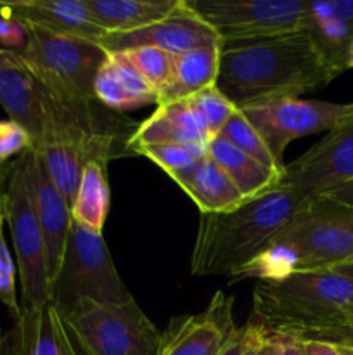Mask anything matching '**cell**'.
<instances>
[{
    "label": "cell",
    "mask_w": 353,
    "mask_h": 355,
    "mask_svg": "<svg viewBox=\"0 0 353 355\" xmlns=\"http://www.w3.org/2000/svg\"><path fill=\"white\" fill-rule=\"evenodd\" d=\"M96 23L106 33L138 30L170 16L182 0H85Z\"/></svg>",
    "instance_id": "44dd1931"
},
{
    "label": "cell",
    "mask_w": 353,
    "mask_h": 355,
    "mask_svg": "<svg viewBox=\"0 0 353 355\" xmlns=\"http://www.w3.org/2000/svg\"><path fill=\"white\" fill-rule=\"evenodd\" d=\"M336 343H338V345H353V324L339 336V340Z\"/></svg>",
    "instance_id": "b9f144b4"
},
{
    "label": "cell",
    "mask_w": 353,
    "mask_h": 355,
    "mask_svg": "<svg viewBox=\"0 0 353 355\" xmlns=\"http://www.w3.org/2000/svg\"><path fill=\"white\" fill-rule=\"evenodd\" d=\"M93 97L113 113H127L158 103V92L125 52H107L93 80Z\"/></svg>",
    "instance_id": "e0dca14e"
},
{
    "label": "cell",
    "mask_w": 353,
    "mask_h": 355,
    "mask_svg": "<svg viewBox=\"0 0 353 355\" xmlns=\"http://www.w3.org/2000/svg\"><path fill=\"white\" fill-rule=\"evenodd\" d=\"M332 270H336V272L343 274V276L346 277H352L353 279V260L352 262H346V263H341V266L332 267Z\"/></svg>",
    "instance_id": "60d3db41"
},
{
    "label": "cell",
    "mask_w": 353,
    "mask_h": 355,
    "mask_svg": "<svg viewBox=\"0 0 353 355\" xmlns=\"http://www.w3.org/2000/svg\"><path fill=\"white\" fill-rule=\"evenodd\" d=\"M3 222L6 220H0V302L12 312L14 318H17L21 314V304L16 293L17 266L3 238Z\"/></svg>",
    "instance_id": "f546056e"
},
{
    "label": "cell",
    "mask_w": 353,
    "mask_h": 355,
    "mask_svg": "<svg viewBox=\"0 0 353 355\" xmlns=\"http://www.w3.org/2000/svg\"><path fill=\"white\" fill-rule=\"evenodd\" d=\"M0 355H23V333L17 319L10 331H3L0 336Z\"/></svg>",
    "instance_id": "836d02e7"
},
{
    "label": "cell",
    "mask_w": 353,
    "mask_h": 355,
    "mask_svg": "<svg viewBox=\"0 0 353 355\" xmlns=\"http://www.w3.org/2000/svg\"><path fill=\"white\" fill-rule=\"evenodd\" d=\"M218 135H220L221 139H225L227 142H230V144L234 146V148H237L239 151H242L244 155L251 156L253 159L262 163L263 166H266V168L272 170V172L279 173L284 179L286 165L277 162V158L272 155V151H270V148L266 146V142L263 141V137L260 135V132L253 127L251 121L244 116V113H242L241 110H237L232 114L230 120L225 123V127L221 128V132Z\"/></svg>",
    "instance_id": "4316f807"
},
{
    "label": "cell",
    "mask_w": 353,
    "mask_h": 355,
    "mask_svg": "<svg viewBox=\"0 0 353 355\" xmlns=\"http://www.w3.org/2000/svg\"><path fill=\"white\" fill-rule=\"evenodd\" d=\"M61 315L85 355H159L161 331L135 300L99 304L83 298Z\"/></svg>",
    "instance_id": "52a82bcc"
},
{
    "label": "cell",
    "mask_w": 353,
    "mask_h": 355,
    "mask_svg": "<svg viewBox=\"0 0 353 355\" xmlns=\"http://www.w3.org/2000/svg\"><path fill=\"white\" fill-rule=\"evenodd\" d=\"M244 116L260 132L277 162L284 163V151L294 139L331 132L353 114V103L339 104L327 101L286 99L262 101L241 107Z\"/></svg>",
    "instance_id": "30bf717a"
},
{
    "label": "cell",
    "mask_w": 353,
    "mask_h": 355,
    "mask_svg": "<svg viewBox=\"0 0 353 355\" xmlns=\"http://www.w3.org/2000/svg\"><path fill=\"white\" fill-rule=\"evenodd\" d=\"M6 180H7V166H6V173L0 177V220H6Z\"/></svg>",
    "instance_id": "ab89813d"
},
{
    "label": "cell",
    "mask_w": 353,
    "mask_h": 355,
    "mask_svg": "<svg viewBox=\"0 0 353 355\" xmlns=\"http://www.w3.org/2000/svg\"><path fill=\"white\" fill-rule=\"evenodd\" d=\"M189 101L194 106V110L197 111L201 120H203L206 132L210 134L211 139H215L220 134L225 123L237 111V106L217 85L201 90L196 96L190 97Z\"/></svg>",
    "instance_id": "83f0119b"
},
{
    "label": "cell",
    "mask_w": 353,
    "mask_h": 355,
    "mask_svg": "<svg viewBox=\"0 0 353 355\" xmlns=\"http://www.w3.org/2000/svg\"><path fill=\"white\" fill-rule=\"evenodd\" d=\"M208 155L227 173L228 179L235 184V187L248 201L255 200L260 194L273 189L282 182V177L279 173L272 172L262 163L253 159L251 156L239 151L220 135L211 139L208 144Z\"/></svg>",
    "instance_id": "cb8c5ba5"
},
{
    "label": "cell",
    "mask_w": 353,
    "mask_h": 355,
    "mask_svg": "<svg viewBox=\"0 0 353 355\" xmlns=\"http://www.w3.org/2000/svg\"><path fill=\"white\" fill-rule=\"evenodd\" d=\"M132 155L151 159L154 165L172 177L173 182L182 186L208 155V148L182 144H145L132 149Z\"/></svg>",
    "instance_id": "484cf974"
},
{
    "label": "cell",
    "mask_w": 353,
    "mask_h": 355,
    "mask_svg": "<svg viewBox=\"0 0 353 355\" xmlns=\"http://www.w3.org/2000/svg\"><path fill=\"white\" fill-rule=\"evenodd\" d=\"M21 55L17 51H10V49H0V68L6 64H14V62H19Z\"/></svg>",
    "instance_id": "f35d334b"
},
{
    "label": "cell",
    "mask_w": 353,
    "mask_h": 355,
    "mask_svg": "<svg viewBox=\"0 0 353 355\" xmlns=\"http://www.w3.org/2000/svg\"><path fill=\"white\" fill-rule=\"evenodd\" d=\"M3 17L66 37L99 44L106 31L96 23L85 0H21L0 3Z\"/></svg>",
    "instance_id": "5bb4252c"
},
{
    "label": "cell",
    "mask_w": 353,
    "mask_h": 355,
    "mask_svg": "<svg viewBox=\"0 0 353 355\" xmlns=\"http://www.w3.org/2000/svg\"><path fill=\"white\" fill-rule=\"evenodd\" d=\"M220 42L217 31L189 9L185 0L170 16L125 33H106L99 42L106 52H125L137 47H158L173 55Z\"/></svg>",
    "instance_id": "4fadbf2b"
},
{
    "label": "cell",
    "mask_w": 353,
    "mask_h": 355,
    "mask_svg": "<svg viewBox=\"0 0 353 355\" xmlns=\"http://www.w3.org/2000/svg\"><path fill=\"white\" fill-rule=\"evenodd\" d=\"M14 319L21 324L23 355H80L73 347L61 312L52 302L40 309H21V314Z\"/></svg>",
    "instance_id": "7402d4cb"
},
{
    "label": "cell",
    "mask_w": 353,
    "mask_h": 355,
    "mask_svg": "<svg viewBox=\"0 0 353 355\" xmlns=\"http://www.w3.org/2000/svg\"><path fill=\"white\" fill-rule=\"evenodd\" d=\"M338 73L305 30L275 37L221 42L217 87L237 106L300 97L327 87Z\"/></svg>",
    "instance_id": "6da1fadb"
},
{
    "label": "cell",
    "mask_w": 353,
    "mask_h": 355,
    "mask_svg": "<svg viewBox=\"0 0 353 355\" xmlns=\"http://www.w3.org/2000/svg\"><path fill=\"white\" fill-rule=\"evenodd\" d=\"M322 194H327V196L334 198V200L341 201V203L353 207V180H350V182H345V184H339V186L332 187V189H329L327 193H322Z\"/></svg>",
    "instance_id": "8d00e7d4"
},
{
    "label": "cell",
    "mask_w": 353,
    "mask_h": 355,
    "mask_svg": "<svg viewBox=\"0 0 353 355\" xmlns=\"http://www.w3.org/2000/svg\"><path fill=\"white\" fill-rule=\"evenodd\" d=\"M107 159H89L83 166L75 198L71 201L73 222L102 234L111 207V189L107 182Z\"/></svg>",
    "instance_id": "d4e9b609"
},
{
    "label": "cell",
    "mask_w": 353,
    "mask_h": 355,
    "mask_svg": "<svg viewBox=\"0 0 353 355\" xmlns=\"http://www.w3.org/2000/svg\"><path fill=\"white\" fill-rule=\"evenodd\" d=\"M305 355H343L339 345L324 340H301Z\"/></svg>",
    "instance_id": "e575fe53"
},
{
    "label": "cell",
    "mask_w": 353,
    "mask_h": 355,
    "mask_svg": "<svg viewBox=\"0 0 353 355\" xmlns=\"http://www.w3.org/2000/svg\"><path fill=\"white\" fill-rule=\"evenodd\" d=\"M303 30L338 76L348 71L346 61L353 44V0H308Z\"/></svg>",
    "instance_id": "9a60e30c"
},
{
    "label": "cell",
    "mask_w": 353,
    "mask_h": 355,
    "mask_svg": "<svg viewBox=\"0 0 353 355\" xmlns=\"http://www.w3.org/2000/svg\"><path fill=\"white\" fill-rule=\"evenodd\" d=\"M338 345V343H336ZM339 349H341L343 355H353V345H339Z\"/></svg>",
    "instance_id": "7bdbcfd3"
},
{
    "label": "cell",
    "mask_w": 353,
    "mask_h": 355,
    "mask_svg": "<svg viewBox=\"0 0 353 355\" xmlns=\"http://www.w3.org/2000/svg\"><path fill=\"white\" fill-rule=\"evenodd\" d=\"M3 335V331H2V329H0V336H2Z\"/></svg>",
    "instance_id": "bcb514c9"
},
{
    "label": "cell",
    "mask_w": 353,
    "mask_h": 355,
    "mask_svg": "<svg viewBox=\"0 0 353 355\" xmlns=\"http://www.w3.org/2000/svg\"><path fill=\"white\" fill-rule=\"evenodd\" d=\"M251 318L279 335L336 343L353 324V279L322 269L258 281Z\"/></svg>",
    "instance_id": "7a4b0ae2"
},
{
    "label": "cell",
    "mask_w": 353,
    "mask_h": 355,
    "mask_svg": "<svg viewBox=\"0 0 353 355\" xmlns=\"http://www.w3.org/2000/svg\"><path fill=\"white\" fill-rule=\"evenodd\" d=\"M33 148V137L26 128L12 120H0V166L12 156H21Z\"/></svg>",
    "instance_id": "1f68e13d"
},
{
    "label": "cell",
    "mask_w": 353,
    "mask_h": 355,
    "mask_svg": "<svg viewBox=\"0 0 353 355\" xmlns=\"http://www.w3.org/2000/svg\"><path fill=\"white\" fill-rule=\"evenodd\" d=\"M234 298L217 291L199 314L172 319L161 333L159 355H218L237 331L232 314Z\"/></svg>",
    "instance_id": "7c38bea8"
},
{
    "label": "cell",
    "mask_w": 353,
    "mask_h": 355,
    "mask_svg": "<svg viewBox=\"0 0 353 355\" xmlns=\"http://www.w3.org/2000/svg\"><path fill=\"white\" fill-rule=\"evenodd\" d=\"M3 173H6V166H0V177H2Z\"/></svg>",
    "instance_id": "f6af8a7d"
},
{
    "label": "cell",
    "mask_w": 353,
    "mask_h": 355,
    "mask_svg": "<svg viewBox=\"0 0 353 355\" xmlns=\"http://www.w3.org/2000/svg\"><path fill=\"white\" fill-rule=\"evenodd\" d=\"M132 64L142 73L145 80L156 89V92L168 85L175 68V55L158 47H137L125 51Z\"/></svg>",
    "instance_id": "f1b7e54d"
},
{
    "label": "cell",
    "mask_w": 353,
    "mask_h": 355,
    "mask_svg": "<svg viewBox=\"0 0 353 355\" xmlns=\"http://www.w3.org/2000/svg\"><path fill=\"white\" fill-rule=\"evenodd\" d=\"M246 335H248L246 324L242 326V328H237V331L234 333V336L228 340L227 345L221 349V352L218 355H242V350H244V345H246Z\"/></svg>",
    "instance_id": "d590c367"
},
{
    "label": "cell",
    "mask_w": 353,
    "mask_h": 355,
    "mask_svg": "<svg viewBox=\"0 0 353 355\" xmlns=\"http://www.w3.org/2000/svg\"><path fill=\"white\" fill-rule=\"evenodd\" d=\"M0 106L37 144L44 130L45 101L40 83L23 64V59L0 68Z\"/></svg>",
    "instance_id": "d6986e66"
},
{
    "label": "cell",
    "mask_w": 353,
    "mask_h": 355,
    "mask_svg": "<svg viewBox=\"0 0 353 355\" xmlns=\"http://www.w3.org/2000/svg\"><path fill=\"white\" fill-rule=\"evenodd\" d=\"M293 253L296 272L332 269L353 260V207L327 194L308 196L272 239Z\"/></svg>",
    "instance_id": "8992f818"
},
{
    "label": "cell",
    "mask_w": 353,
    "mask_h": 355,
    "mask_svg": "<svg viewBox=\"0 0 353 355\" xmlns=\"http://www.w3.org/2000/svg\"><path fill=\"white\" fill-rule=\"evenodd\" d=\"M35 148L17 156L7 166L6 180V222L16 252L21 309H40L51 298L44 232L35 200Z\"/></svg>",
    "instance_id": "5b68a950"
},
{
    "label": "cell",
    "mask_w": 353,
    "mask_h": 355,
    "mask_svg": "<svg viewBox=\"0 0 353 355\" xmlns=\"http://www.w3.org/2000/svg\"><path fill=\"white\" fill-rule=\"evenodd\" d=\"M23 26L26 44L19 55L35 80L66 103H97L93 80L106 61L107 52L97 42L52 33L31 24Z\"/></svg>",
    "instance_id": "277c9868"
},
{
    "label": "cell",
    "mask_w": 353,
    "mask_h": 355,
    "mask_svg": "<svg viewBox=\"0 0 353 355\" xmlns=\"http://www.w3.org/2000/svg\"><path fill=\"white\" fill-rule=\"evenodd\" d=\"M0 42L23 49L26 44V31L23 24L12 17H0Z\"/></svg>",
    "instance_id": "d6a6232c"
},
{
    "label": "cell",
    "mask_w": 353,
    "mask_h": 355,
    "mask_svg": "<svg viewBox=\"0 0 353 355\" xmlns=\"http://www.w3.org/2000/svg\"><path fill=\"white\" fill-rule=\"evenodd\" d=\"M35 153H37V149H35ZM33 180L38 220H40V227L42 232H44L45 241L47 276L48 284H51L57 277L59 269H61L66 243H68L69 231H71V205L62 196L61 191L55 187V184L52 182L51 175L45 170L38 153L35 156Z\"/></svg>",
    "instance_id": "2e32d148"
},
{
    "label": "cell",
    "mask_w": 353,
    "mask_h": 355,
    "mask_svg": "<svg viewBox=\"0 0 353 355\" xmlns=\"http://www.w3.org/2000/svg\"><path fill=\"white\" fill-rule=\"evenodd\" d=\"M303 201V194L280 182L227 214H201L190 255L192 276H234L269 246Z\"/></svg>",
    "instance_id": "3957f363"
},
{
    "label": "cell",
    "mask_w": 353,
    "mask_h": 355,
    "mask_svg": "<svg viewBox=\"0 0 353 355\" xmlns=\"http://www.w3.org/2000/svg\"><path fill=\"white\" fill-rule=\"evenodd\" d=\"M350 180H353V114L286 165L282 182L308 198Z\"/></svg>",
    "instance_id": "8fae6325"
},
{
    "label": "cell",
    "mask_w": 353,
    "mask_h": 355,
    "mask_svg": "<svg viewBox=\"0 0 353 355\" xmlns=\"http://www.w3.org/2000/svg\"><path fill=\"white\" fill-rule=\"evenodd\" d=\"M282 355H305L303 347H301V340L294 338V336H286V343H284V354Z\"/></svg>",
    "instance_id": "74e56055"
},
{
    "label": "cell",
    "mask_w": 353,
    "mask_h": 355,
    "mask_svg": "<svg viewBox=\"0 0 353 355\" xmlns=\"http://www.w3.org/2000/svg\"><path fill=\"white\" fill-rule=\"evenodd\" d=\"M211 142L203 120L189 99L163 104L135 127L128 139V153L145 144H182L194 148H208Z\"/></svg>",
    "instance_id": "ac0fdd59"
},
{
    "label": "cell",
    "mask_w": 353,
    "mask_h": 355,
    "mask_svg": "<svg viewBox=\"0 0 353 355\" xmlns=\"http://www.w3.org/2000/svg\"><path fill=\"white\" fill-rule=\"evenodd\" d=\"M346 68H348V69H353V44H352V47H350V52H348V61H346Z\"/></svg>",
    "instance_id": "ee69618b"
},
{
    "label": "cell",
    "mask_w": 353,
    "mask_h": 355,
    "mask_svg": "<svg viewBox=\"0 0 353 355\" xmlns=\"http://www.w3.org/2000/svg\"><path fill=\"white\" fill-rule=\"evenodd\" d=\"M246 329H248V335H246V345L244 350H242V355L284 354V343H286V336L284 335H279V333L265 328V326L260 324L253 318L246 324Z\"/></svg>",
    "instance_id": "4dcf8cb0"
},
{
    "label": "cell",
    "mask_w": 353,
    "mask_h": 355,
    "mask_svg": "<svg viewBox=\"0 0 353 355\" xmlns=\"http://www.w3.org/2000/svg\"><path fill=\"white\" fill-rule=\"evenodd\" d=\"M189 9L217 31L220 42L301 31L308 0H185Z\"/></svg>",
    "instance_id": "9c48e42d"
},
{
    "label": "cell",
    "mask_w": 353,
    "mask_h": 355,
    "mask_svg": "<svg viewBox=\"0 0 353 355\" xmlns=\"http://www.w3.org/2000/svg\"><path fill=\"white\" fill-rule=\"evenodd\" d=\"M180 187L201 214H227L248 201L210 155Z\"/></svg>",
    "instance_id": "603a6c76"
},
{
    "label": "cell",
    "mask_w": 353,
    "mask_h": 355,
    "mask_svg": "<svg viewBox=\"0 0 353 355\" xmlns=\"http://www.w3.org/2000/svg\"><path fill=\"white\" fill-rule=\"evenodd\" d=\"M221 42L201 45L175 55V68L168 85L158 92V106L185 101L208 87L217 85Z\"/></svg>",
    "instance_id": "ffe728a7"
},
{
    "label": "cell",
    "mask_w": 353,
    "mask_h": 355,
    "mask_svg": "<svg viewBox=\"0 0 353 355\" xmlns=\"http://www.w3.org/2000/svg\"><path fill=\"white\" fill-rule=\"evenodd\" d=\"M51 298L61 314L78 300L127 304L135 300L114 267L102 234L73 222L57 277L51 283Z\"/></svg>",
    "instance_id": "ba28073f"
}]
</instances>
